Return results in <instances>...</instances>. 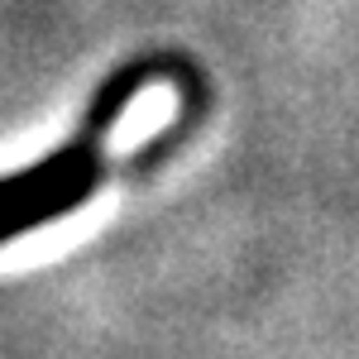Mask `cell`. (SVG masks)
Here are the masks:
<instances>
[{
    "instance_id": "cell-1",
    "label": "cell",
    "mask_w": 359,
    "mask_h": 359,
    "mask_svg": "<svg viewBox=\"0 0 359 359\" xmlns=\"http://www.w3.org/2000/svg\"><path fill=\"white\" fill-rule=\"evenodd\" d=\"M196 72V62L187 53H139L115 62L101 82L91 86L82 106V120L67 144H57L53 154H43L39 163L15 168V172H0V245L34 235L39 225L62 221L82 206L86 196L96 192L111 172V154H106V139H111L115 120L135 106V96L154 82H187Z\"/></svg>"
}]
</instances>
